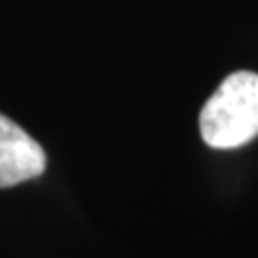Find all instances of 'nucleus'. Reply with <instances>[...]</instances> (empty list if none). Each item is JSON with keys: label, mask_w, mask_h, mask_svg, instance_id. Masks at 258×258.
I'll return each instance as SVG.
<instances>
[{"label": "nucleus", "mask_w": 258, "mask_h": 258, "mask_svg": "<svg viewBox=\"0 0 258 258\" xmlns=\"http://www.w3.org/2000/svg\"><path fill=\"white\" fill-rule=\"evenodd\" d=\"M200 134L213 149H237L258 136V74L237 71L200 112Z\"/></svg>", "instance_id": "1"}, {"label": "nucleus", "mask_w": 258, "mask_h": 258, "mask_svg": "<svg viewBox=\"0 0 258 258\" xmlns=\"http://www.w3.org/2000/svg\"><path fill=\"white\" fill-rule=\"evenodd\" d=\"M45 170V153L35 138L0 114V187H13Z\"/></svg>", "instance_id": "2"}]
</instances>
